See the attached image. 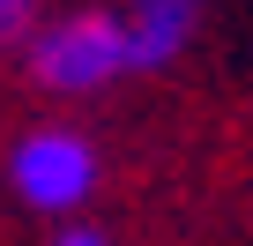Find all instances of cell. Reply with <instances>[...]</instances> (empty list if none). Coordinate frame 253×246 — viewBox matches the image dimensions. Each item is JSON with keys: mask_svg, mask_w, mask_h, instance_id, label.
<instances>
[{"mask_svg": "<svg viewBox=\"0 0 253 246\" xmlns=\"http://www.w3.org/2000/svg\"><path fill=\"white\" fill-rule=\"evenodd\" d=\"M30 75L45 90H104L112 75H126V23L104 15V8L52 23L30 45Z\"/></svg>", "mask_w": 253, "mask_h": 246, "instance_id": "obj_1", "label": "cell"}, {"mask_svg": "<svg viewBox=\"0 0 253 246\" xmlns=\"http://www.w3.org/2000/svg\"><path fill=\"white\" fill-rule=\"evenodd\" d=\"M8 179H15V194H23L30 209L60 216V209H75V201L97 187V157H89L82 135L38 127V135H23V142L8 149Z\"/></svg>", "mask_w": 253, "mask_h": 246, "instance_id": "obj_2", "label": "cell"}, {"mask_svg": "<svg viewBox=\"0 0 253 246\" xmlns=\"http://www.w3.org/2000/svg\"><path fill=\"white\" fill-rule=\"evenodd\" d=\"M194 15H201V0H126L119 23H126V67H171L194 38Z\"/></svg>", "mask_w": 253, "mask_h": 246, "instance_id": "obj_3", "label": "cell"}, {"mask_svg": "<svg viewBox=\"0 0 253 246\" xmlns=\"http://www.w3.org/2000/svg\"><path fill=\"white\" fill-rule=\"evenodd\" d=\"M23 15H30V0H0V38H8V30H23Z\"/></svg>", "mask_w": 253, "mask_h": 246, "instance_id": "obj_4", "label": "cell"}, {"mask_svg": "<svg viewBox=\"0 0 253 246\" xmlns=\"http://www.w3.org/2000/svg\"><path fill=\"white\" fill-rule=\"evenodd\" d=\"M52 246H112V239H97V231H60Z\"/></svg>", "mask_w": 253, "mask_h": 246, "instance_id": "obj_5", "label": "cell"}]
</instances>
